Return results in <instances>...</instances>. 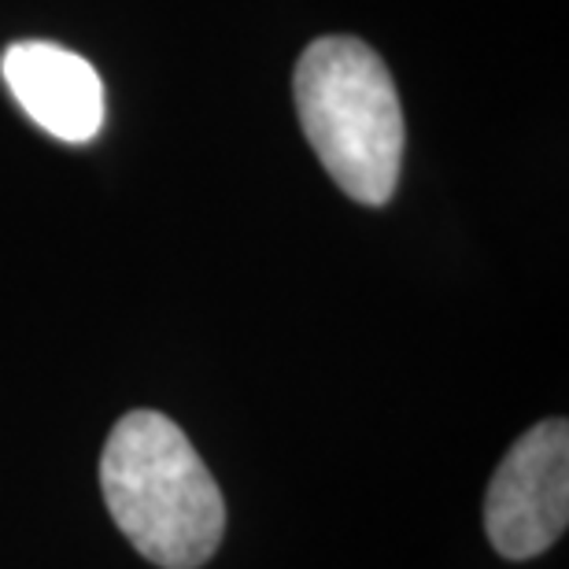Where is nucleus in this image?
Masks as SVG:
<instances>
[{
    "mask_svg": "<svg viewBox=\"0 0 569 569\" xmlns=\"http://www.w3.org/2000/svg\"><path fill=\"white\" fill-rule=\"evenodd\" d=\"M569 521V426L548 418L532 426L499 462L485 496V529L510 562L537 559Z\"/></svg>",
    "mask_w": 569,
    "mask_h": 569,
    "instance_id": "7ed1b4c3",
    "label": "nucleus"
},
{
    "mask_svg": "<svg viewBox=\"0 0 569 569\" xmlns=\"http://www.w3.org/2000/svg\"><path fill=\"white\" fill-rule=\"evenodd\" d=\"M100 488L111 521L159 569H200L219 551L226 503L200 451L159 411L122 415L104 443Z\"/></svg>",
    "mask_w": 569,
    "mask_h": 569,
    "instance_id": "f257e3e1",
    "label": "nucleus"
},
{
    "mask_svg": "<svg viewBox=\"0 0 569 569\" xmlns=\"http://www.w3.org/2000/svg\"><path fill=\"white\" fill-rule=\"evenodd\" d=\"M19 108L67 144L93 141L104 127V86L82 56L52 41H19L0 60Z\"/></svg>",
    "mask_w": 569,
    "mask_h": 569,
    "instance_id": "20e7f679",
    "label": "nucleus"
},
{
    "mask_svg": "<svg viewBox=\"0 0 569 569\" xmlns=\"http://www.w3.org/2000/svg\"><path fill=\"white\" fill-rule=\"evenodd\" d=\"M300 127L340 192L367 208L389 203L403 167V108L389 67L356 38H318L292 78Z\"/></svg>",
    "mask_w": 569,
    "mask_h": 569,
    "instance_id": "f03ea898",
    "label": "nucleus"
}]
</instances>
